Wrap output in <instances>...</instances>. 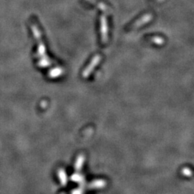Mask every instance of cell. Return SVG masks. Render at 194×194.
Masks as SVG:
<instances>
[{
  "label": "cell",
  "instance_id": "6da1fadb",
  "mask_svg": "<svg viewBox=\"0 0 194 194\" xmlns=\"http://www.w3.org/2000/svg\"><path fill=\"white\" fill-rule=\"evenodd\" d=\"M106 183L103 180H94L88 185V188L91 189H100L106 186Z\"/></svg>",
  "mask_w": 194,
  "mask_h": 194
},
{
  "label": "cell",
  "instance_id": "7a4b0ae2",
  "mask_svg": "<svg viewBox=\"0 0 194 194\" xmlns=\"http://www.w3.org/2000/svg\"><path fill=\"white\" fill-rule=\"evenodd\" d=\"M71 180L73 182L78 183V184H80L81 186L83 187L84 183H85V178H84L83 175L78 173H73L72 175L71 176Z\"/></svg>",
  "mask_w": 194,
  "mask_h": 194
},
{
  "label": "cell",
  "instance_id": "3957f363",
  "mask_svg": "<svg viewBox=\"0 0 194 194\" xmlns=\"http://www.w3.org/2000/svg\"><path fill=\"white\" fill-rule=\"evenodd\" d=\"M84 161H85V158H84L83 155H81L78 156L75 162V165H74L76 170L78 172V171H80L81 170V168L83 165Z\"/></svg>",
  "mask_w": 194,
  "mask_h": 194
},
{
  "label": "cell",
  "instance_id": "277c9868",
  "mask_svg": "<svg viewBox=\"0 0 194 194\" xmlns=\"http://www.w3.org/2000/svg\"><path fill=\"white\" fill-rule=\"evenodd\" d=\"M58 176H59L60 180H61V184L62 185H66L68 183V177L67 175H66V171L63 169H61L58 172Z\"/></svg>",
  "mask_w": 194,
  "mask_h": 194
},
{
  "label": "cell",
  "instance_id": "5b68a950",
  "mask_svg": "<svg viewBox=\"0 0 194 194\" xmlns=\"http://www.w3.org/2000/svg\"><path fill=\"white\" fill-rule=\"evenodd\" d=\"M182 173H183V174L184 175L188 176V177L191 176V175H192V171L190 170L189 169V168H184V169L183 170Z\"/></svg>",
  "mask_w": 194,
  "mask_h": 194
},
{
  "label": "cell",
  "instance_id": "8992f818",
  "mask_svg": "<svg viewBox=\"0 0 194 194\" xmlns=\"http://www.w3.org/2000/svg\"><path fill=\"white\" fill-rule=\"evenodd\" d=\"M83 186H81L80 188H78L75 189L73 191H72L71 194H83Z\"/></svg>",
  "mask_w": 194,
  "mask_h": 194
}]
</instances>
